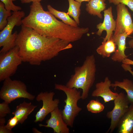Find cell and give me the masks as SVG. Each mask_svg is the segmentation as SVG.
<instances>
[{"label":"cell","mask_w":133,"mask_h":133,"mask_svg":"<svg viewBox=\"0 0 133 133\" xmlns=\"http://www.w3.org/2000/svg\"><path fill=\"white\" fill-rule=\"evenodd\" d=\"M23 62L39 65L50 60L63 50L72 47L70 43L57 38L41 35L32 28L21 25L16 41Z\"/></svg>","instance_id":"1"},{"label":"cell","mask_w":133,"mask_h":133,"mask_svg":"<svg viewBox=\"0 0 133 133\" xmlns=\"http://www.w3.org/2000/svg\"><path fill=\"white\" fill-rule=\"evenodd\" d=\"M22 24L40 34L57 38L69 43L77 41L81 36V27H74L58 20L43 9L40 2H32L28 15L22 19Z\"/></svg>","instance_id":"2"},{"label":"cell","mask_w":133,"mask_h":133,"mask_svg":"<svg viewBox=\"0 0 133 133\" xmlns=\"http://www.w3.org/2000/svg\"><path fill=\"white\" fill-rule=\"evenodd\" d=\"M96 71L94 55L88 56L81 66L75 68L74 74L65 85L69 88L82 89V99L85 100L88 97L90 90L95 81Z\"/></svg>","instance_id":"3"},{"label":"cell","mask_w":133,"mask_h":133,"mask_svg":"<svg viewBox=\"0 0 133 133\" xmlns=\"http://www.w3.org/2000/svg\"><path fill=\"white\" fill-rule=\"evenodd\" d=\"M55 89L63 91L66 96L64 100L65 105L62 110L63 118L68 126L72 127L75 119L82 108L78 106V101L82 99L81 92L75 88H70L66 85L55 84Z\"/></svg>","instance_id":"4"},{"label":"cell","mask_w":133,"mask_h":133,"mask_svg":"<svg viewBox=\"0 0 133 133\" xmlns=\"http://www.w3.org/2000/svg\"><path fill=\"white\" fill-rule=\"evenodd\" d=\"M25 15L24 11H19L13 12L8 17L7 24L0 32V47H2L0 53H5L16 46V41L18 33L16 31L12 33V31L15 26L22 24V18Z\"/></svg>","instance_id":"5"},{"label":"cell","mask_w":133,"mask_h":133,"mask_svg":"<svg viewBox=\"0 0 133 133\" xmlns=\"http://www.w3.org/2000/svg\"><path fill=\"white\" fill-rule=\"evenodd\" d=\"M35 98V96L28 92L24 83L20 80H13L10 77L4 81L0 90V99L9 104L19 98L33 100Z\"/></svg>","instance_id":"6"},{"label":"cell","mask_w":133,"mask_h":133,"mask_svg":"<svg viewBox=\"0 0 133 133\" xmlns=\"http://www.w3.org/2000/svg\"><path fill=\"white\" fill-rule=\"evenodd\" d=\"M16 45L7 52L0 53V81H4L16 73L18 66L23 62Z\"/></svg>","instance_id":"7"},{"label":"cell","mask_w":133,"mask_h":133,"mask_svg":"<svg viewBox=\"0 0 133 133\" xmlns=\"http://www.w3.org/2000/svg\"><path fill=\"white\" fill-rule=\"evenodd\" d=\"M114 101L112 110L107 112L106 116L111 119L110 126L107 132L112 133L117 127L122 117L127 111L130 103L127 95L122 92L118 94Z\"/></svg>","instance_id":"8"},{"label":"cell","mask_w":133,"mask_h":133,"mask_svg":"<svg viewBox=\"0 0 133 133\" xmlns=\"http://www.w3.org/2000/svg\"><path fill=\"white\" fill-rule=\"evenodd\" d=\"M117 18L115 30L112 37L125 33L128 35L133 34V22L131 15L126 6L119 3L116 5Z\"/></svg>","instance_id":"9"},{"label":"cell","mask_w":133,"mask_h":133,"mask_svg":"<svg viewBox=\"0 0 133 133\" xmlns=\"http://www.w3.org/2000/svg\"><path fill=\"white\" fill-rule=\"evenodd\" d=\"M55 95L53 92H41L38 95L36 99L38 101H42L43 105L35 115V122H42L48 114L58 107L60 100L58 99L53 100Z\"/></svg>","instance_id":"10"},{"label":"cell","mask_w":133,"mask_h":133,"mask_svg":"<svg viewBox=\"0 0 133 133\" xmlns=\"http://www.w3.org/2000/svg\"><path fill=\"white\" fill-rule=\"evenodd\" d=\"M49 119L46 121V125L39 124L40 127H44L52 129L54 133H69V129L62 117V110L58 107L50 112Z\"/></svg>","instance_id":"11"},{"label":"cell","mask_w":133,"mask_h":133,"mask_svg":"<svg viewBox=\"0 0 133 133\" xmlns=\"http://www.w3.org/2000/svg\"><path fill=\"white\" fill-rule=\"evenodd\" d=\"M104 18L102 22H100L96 25V28L98 30L96 34L100 36L103 31H105L106 34L103 39V42L109 40L112 37L113 32L116 28V20L114 18L112 13V7L111 6L103 11Z\"/></svg>","instance_id":"12"},{"label":"cell","mask_w":133,"mask_h":133,"mask_svg":"<svg viewBox=\"0 0 133 133\" xmlns=\"http://www.w3.org/2000/svg\"><path fill=\"white\" fill-rule=\"evenodd\" d=\"M111 81L109 77H106L103 81L97 83L95 89L91 94L92 97H101L105 103L114 100L118 94L117 92H113L110 89Z\"/></svg>","instance_id":"13"},{"label":"cell","mask_w":133,"mask_h":133,"mask_svg":"<svg viewBox=\"0 0 133 133\" xmlns=\"http://www.w3.org/2000/svg\"><path fill=\"white\" fill-rule=\"evenodd\" d=\"M129 36L125 33L119 34L116 37H112L113 41L117 46V48L111 57V59L113 61L119 62H122L128 56L125 54V51L126 48V39Z\"/></svg>","instance_id":"14"},{"label":"cell","mask_w":133,"mask_h":133,"mask_svg":"<svg viewBox=\"0 0 133 133\" xmlns=\"http://www.w3.org/2000/svg\"><path fill=\"white\" fill-rule=\"evenodd\" d=\"M118 133H133V105L128 109L120 120L117 126Z\"/></svg>","instance_id":"15"},{"label":"cell","mask_w":133,"mask_h":133,"mask_svg":"<svg viewBox=\"0 0 133 133\" xmlns=\"http://www.w3.org/2000/svg\"><path fill=\"white\" fill-rule=\"evenodd\" d=\"M37 107L32 105L31 102L28 103L24 101L17 106L15 110L12 114L17 117L19 123L22 124Z\"/></svg>","instance_id":"16"},{"label":"cell","mask_w":133,"mask_h":133,"mask_svg":"<svg viewBox=\"0 0 133 133\" xmlns=\"http://www.w3.org/2000/svg\"><path fill=\"white\" fill-rule=\"evenodd\" d=\"M105 0H90L86 4L85 10L91 15L97 16L100 19L102 18L101 12L106 9Z\"/></svg>","instance_id":"17"},{"label":"cell","mask_w":133,"mask_h":133,"mask_svg":"<svg viewBox=\"0 0 133 133\" xmlns=\"http://www.w3.org/2000/svg\"><path fill=\"white\" fill-rule=\"evenodd\" d=\"M111 87H119L124 90L130 103L133 105V82L132 81L127 78L123 79L122 81H116L111 83Z\"/></svg>","instance_id":"18"},{"label":"cell","mask_w":133,"mask_h":133,"mask_svg":"<svg viewBox=\"0 0 133 133\" xmlns=\"http://www.w3.org/2000/svg\"><path fill=\"white\" fill-rule=\"evenodd\" d=\"M116 46L113 41L112 37L105 42L102 41L101 44L97 49V52L103 57H109L111 54L114 52Z\"/></svg>","instance_id":"19"},{"label":"cell","mask_w":133,"mask_h":133,"mask_svg":"<svg viewBox=\"0 0 133 133\" xmlns=\"http://www.w3.org/2000/svg\"><path fill=\"white\" fill-rule=\"evenodd\" d=\"M47 7L50 12L55 17L61 19L64 23L74 27L78 26L76 22L70 17L67 13L56 10L49 4L47 5Z\"/></svg>","instance_id":"20"},{"label":"cell","mask_w":133,"mask_h":133,"mask_svg":"<svg viewBox=\"0 0 133 133\" xmlns=\"http://www.w3.org/2000/svg\"><path fill=\"white\" fill-rule=\"evenodd\" d=\"M69 7L67 12L72 17L78 25L80 23L79 17L81 14V3L75 0H68Z\"/></svg>","instance_id":"21"},{"label":"cell","mask_w":133,"mask_h":133,"mask_svg":"<svg viewBox=\"0 0 133 133\" xmlns=\"http://www.w3.org/2000/svg\"><path fill=\"white\" fill-rule=\"evenodd\" d=\"M12 13L5 7L4 3L0 1V30H2L8 23L7 18L12 15Z\"/></svg>","instance_id":"22"},{"label":"cell","mask_w":133,"mask_h":133,"mask_svg":"<svg viewBox=\"0 0 133 133\" xmlns=\"http://www.w3.org/2000/svg\"><path fill=\"white\" fill-rule=\"evenodd\" d=\"M104 105L97 100H90L86 105L88 111L93 113H98L102 112L104 109Z\"/></svg>","instance_id":"23"},{"label":"cell","mask_w":133,"mask_h":133,"mask_svg":"<svg viewBox=\"0 0 133 133\" xmlns=\"http://www.w3.org/2000/svg\"><path fill=\"white\" fill-rule=\"evenodd\" d=\"M17 0H0V1L3 3L6 9L9 11H12L13 12L20 11L21 8L19 6H16L13 3V2Z\"/></svg>","instance_id":"24"},{"label":"cell","mask_w":133,"mask_h":133,"mask_svg":"<svg viewBox=\"0 0 133 133\" xmlns=\"http://www.w3.org/2000/svg\"><path fill=\"white\" fill-rule=\"evenodd\" d=\"M110 3H113L115 5L121 3L127 6L133 12V0H108Z\"/></svg>","instance_id":"25"},{"label":"cell","mask_w":133,"mask_h":133,"mask_svg":"<svg viewBox=\"0 0 133 133\" xmlns=\"http://www.w3.org/2000/svg\"><path fill=\"white\" fill-rule=\"evenodd\" d=\"M9 103L5 101L0 103V117H4L11 113Z\"/></svg>","instance_id":"26"},{"label":"cell","mask_w":133,"mask_h":133,"mask_svg":"<svg viewBox=\"0 0 133 133\" xmlns=\"http://www.w3.org/2000/svg\"><path fill=\"white\" fill-rule=\"evenodd\" d=\"M19 123L18 120L15 116L11 117L5 125L6 128L9 130L12 131V129Z\"/></svg>","instance_id":"27"},{"label":"cell","mask_w":133,"mask_h":133,"mask_svg":"<svg viewBox=\"0 0 133 133\" xmlns=\"http://www.w3.org/2000/svg\"><path fill=\"white\" fill-rule=\"evenodd\" d=\"M121 66L125 71H129L133 76V71L130 65L122 64Z\"/></svg>","instance_id":"28"},{"label":"cell","mask_w":133,"mask_h":133,"mask_svg":"<svg viewBox=\"0 0 133 133\" xmlns=\"http://www.w3.org/2000/svg\"><path fill=\"white\" fill-rule=\"evenodd\" d=\"M12 131L8 130L6 127L5 124L0 125V133H12Z\"/></svg>","instance_id":"29"},{"label":"cell","mask_w":133,"mask_h":133,"mask_svg":"<svg viewBox=\"0 0 133 133\" xmlns=\"http://www.w3.org/2000/svg\"><path fill=\"white\" fill-rule=\"evenodd\" d=\"M122 62V64L133 65V60L127 58L125 59Z\"/></svg>","instance_id":"30"},{"label":"cell","mask_w":133,"mask_h":133,"mask_svg":"<svg viewBox=\"0 0 133 133\" xmlns=\"http://www.w3.org/2000/svg\"><path fill=\"white\" fill-rule=\"evenodd\" d=\"M21 2L23 4L29 3L31 2H39L43 0H20Z\"/></svg>","instance_id":"31"},{"label":"cell","mask_w":133,"mask_h":133,"mask_svg":"<svg viewBox=\"0 0 133 133\" xmlns=\"http://www.w3.org/2000/svg\"><path fill=\"white\" fill-rule=\"evenodd\" d=\"M128 44L130 48L133 49V38L129 41Z\"/></svg>","instance_id":"32"},{"label":"cell","mask_w":133,"mask_h":133,"mask_svg":"<svg viewBox=\"0 0 133 133\" xmlns=\"http://www.w3.org/2000/svg\"><path fill=\"white\" fill-rule=\"evenodd\" d=\"M6 120L4 117H0V125L5 124Z\"/></svg>","instance_id":"33"},{"label":"cell","mask_w":133,"mask_h":133,"mask_svg":"<svg viewBox=\"0 0 133 133\" xmlns=\"http://www.w3.org/2000/svg\"><path fill=\"white\" fill-rule=\"evenodd\" d=\"M75 0L80 3H81L83 1H87L88 2L90 0Z\"/></svg>","instance_id":"34"}]
</instances>
